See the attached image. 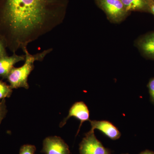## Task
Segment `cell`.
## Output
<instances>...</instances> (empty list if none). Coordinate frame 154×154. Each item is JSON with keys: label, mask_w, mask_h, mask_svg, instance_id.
Segmentation results:
<instances>
[{"label": "cell", "mask_w": 154, "mask_h": 154, "mask_svg": "<svg viewBox=\"0 0 154 154\" xmlns=\"http://www.w3.org/2000/svg\"><path fill=\"white\" fill-rule=\"evenodd\" d=\"M147 87L149 89L151 102L154 105V77L151 79L149 81Z\"/></svg>", "instance_id": "4fadbf2b"}, {"label": "cell", "mask_w": 154, "mask_h": 154, "mask_svg": "<svg viewBox=\"0 0 154 154\" xmlns=\"http://www.w3.org/2000/svg\"><path fill=\"white\" fill-rule=\"evenodd\" d=\"M36 150L35 146L32 145H24L20 148L19 154H34Z\"/></svg>", "instance_id": "8fae6325"}, {"label": "cell", "mask_w": 154, "mask_h": 154, "mask_svg": "<svg viewBox=\"0 0 154 154\" xmlns=\"http://www.w3.org/2000/svg\"><path fill=\"white\" fill-rule=\"evenodd\" d=\"M52 50V48H49L42 52L31 54L27 48L24 50L23 52L25 53V63L20 67H14L7 79L12 89L23 88L28 89L29 87L28 78L34 68V62L36 61L43 60L45 57Z\"/></svg>", "instance_id": "7a4b0ae2"}, {"label": "cell", "mask_w": 154, "mask_h": 154, "mask_svg": "<svg viewBox=\"0 0 154 154\" xmlns=\"http://www.w3.org/2000/svg\"><path fill=\"white\" fill-rule=\"evenodd\" d=\"M6 46L4 41L0 37V58L8 55L6 51Z\"/></svg>", "instance_id": "5bb4252c"}, {"label": "cell", "mask_w": 154, "mask_h": 154, "mask_svg": "<svg viewBox=\"0 0 154 154\" xmlns=\"http://www.w3.org/2000/svg\"><path fill=\"white\" fill-rule=\"evenodd\" d=\"M148 10L154 15V2L152 0H149Z\"/></svg>", "instance_id": "9a60e30c"}, {"label": "cell", "mask_w": 154, "mask_h": 154, "mask_svg": "<svg viewBox=\"0 0 154 154\" xmlns=\"http://www.w3.org/2000/svg\"><path fill=\"white\" fill-rule=\"evenodd\" d=\"M74 117L80 121V124L76 136L79 134L80 128L85 122L90 121V111L89 108L83 102H75L72 105L69 110L68 115L64 119L60 124V127L62 128L66 124L67 121L70 117Z\"/></svg>", "instance_id": "5b68a950"}, {"label": "cell", "mask_w": 154, "mask_h": 154, "mask_svg": "<svg viewBox=\"0 0 154 154\" xmlns=\"http://www.w3.org/2000/svg\"><path fill=\"white\" fill-rule=\"evenodd\" d=\"M79 144L80 154H112L96 138L94 131H88Z\"/></svg>", "instance_id": "3957f363"}, {"label": "cell", "mask_w": 154, "mask_h": 154, "mask_svg": "<svg viewBox=\"0 0 154 154\" xmlns=\"http://www.w3.org/2000/svg\"><path fill=\"white\" fill-rule=\"evenodd\" d=\"M13 92V89L10 85L0 80V101L6 98L11 97Z\"/></svg>", "instance_id": "30bf717a"}, {"label": "cell", "mask_w": 154, "mask_h": 154, "mask_svg": "<svg viewBox=\"0 0 154 154\" xmlns=\"http://www.w3.org/2000/svg\"><path fill=\"white\" fill-rule=\"evenodd\" d=\"M139 154H154V152L152 151L146 149L143 151L141 152Z\"/></svg>", "instance_id": "2e32d148"}, {"label": "cell", "mask_w": 154, "mask_h": 154, "mask_svg": "<svg viewBox=\"0 0 154 154\" xmlns=\"http://www.w3.org/2000/svg\"><path fill=\"white\" fill-rule=\"evenodd\" d=\"M41 152L45 154H70L69 146L61 138L48 137L45 139Z\"/></svg>", "instance_id": "8992f818"}, {"label": "cell", "mask_w": 154, "mask_h": 154, "mask_svg": "<svg viewBox=\"0 0 154 154\" xmlns=\"http://www.w3.org/2000/svg\"><path fill=\"white\" fill-rule=\"evenodd\" d=\"M67 0H0V37L13 53L63 22Z\"/></svg>", "instance_id": "6da1fadb"}, {"label": "cell", "mask_w": 154, "mask_h": 154, "mask_svg": "<svg viewBox=\"0 0 154 154\" xmlns=\"http://www.w3.org/2000/svg\"><path fill=\"white\" fill-rule=\"evenodd\" d=\"M7 111L5 99H3L0 101V124L5 117Z\"/></svg>", "instance_id": "7c38bea8"}, {"label": "cell", "mask_w": 154, "mask_h": 154, "mask_svg": "<svg viewBox=\"0 0 154 154\" xmlns=\"http://www.w3.org/2000/svg\"><path fill=\"white\" fill-rule=\"evenodd\" d=\"M152 1H153V2H154V0H152Z\"/></svg>", "instance_id": "e0dca14e"}, {"label": "cell", "mask_w": 154, "mask_h": 154, "mask_svg": "<svg viewBox=\"0 0 154 154\" xmlns=\"http://www.w3.org/2000/svg\"><path fill=\"white\" fill-rule=\"evenodd\" d=\"M128 154V153H126V154Z\"/></svg>", "instance_id": "ac0fdd59"}, {"label": "cell", "mask_w": 154, "mask_h": 154, "mask_svg": "<svg viewBox=\"0 0 154 154\" xmlns=\"http://www.w3.org/2000/svg\"><path fill=\"white\" fill-rule=\"evenodd\" d=\"M100 5L110 20L121 21L127 13L120 0H99Z\"/></svg>", "instance_id": "277c9868"}, {"label": "cell", "mask_w": 154, "mask_h": 154, "mask_svg": "<svg viewBox=\"0 0 154 154\" xmlns=\"http://www.w3.org/2000/svg\"><path fill=\"white\" fill-rule=\"evenodd\" d=\"M91 128L90 131H94L98 129L102 133L112 140H118L121 137V133L115 125L107 120H91Z\"/></svg>", "instance_id": "52a82bcc"}, {"label": "cell", "mask_w": 154, "mask_h": 154, "mask_svg": "<svg viewBox=\"0 0 154 154\" xmlns=\"http://www.w3.org/2000/svg\"><path fill=\"white\" fill-rule=\"evenodd\" d=\"M25 55H18L16 53L11 56L8 55L0 58V77L7 79L15 64L25 60Z\"/></svg>", "instance_id": "ba28073f"}, {"label": "cell", "mask_w": 154, "mask_h": 154, "mask_svg": "<svg viewBox=\"0 0 154 154\" xmlns=\"http://www.w3.org/2000/svg\"><path fill=\"white\" fill-rule=\"evenodd\" d=\"M137 46L145 56L154 60V32L140 38L137 42Z\"/></svg>", "instance_id": "9c48e42d"}]
</instances>
